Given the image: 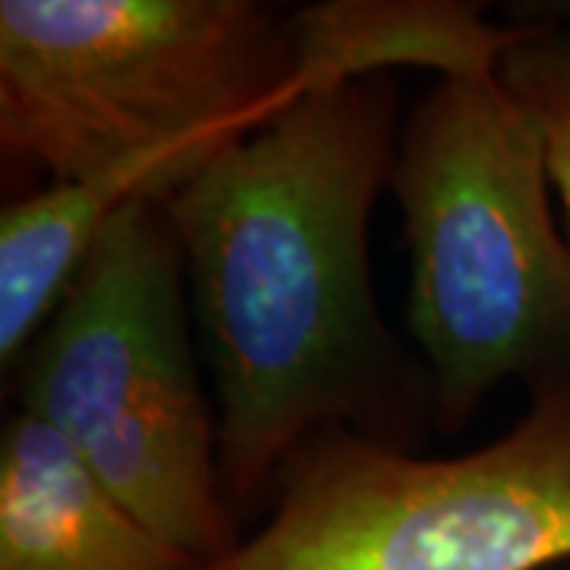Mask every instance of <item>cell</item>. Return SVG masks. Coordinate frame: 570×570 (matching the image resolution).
Masks as SVG:
<instances>
[{
  "mask_svg": "<svg viewBox=\"0 0 570 570\" xmlns=\"http://www.w3.org/2000/svg\"><path fill=\"white\" fill-rule=\"evenodd\" d=\"M396 89H314L228 142L165 206L219 415L225 504H247L307 438L393 444L415 377L381 321L367 225L396 159Z\"/></svg>",
  "mask_w": 570,
  "mask_h": 570,
  "instance_id": "6da1fadb",
  "label": "cell"
},
{
  "mask_svg": "<svg viewBox=\"0 0 570 570\" xmlns=\"http://www.w3.org/2000/svg\"><path fill=\"white\" fill-rule=\"evenodd\" d=\"M302 10L254 0H3L0 142L51 184L219 153L326 89Z\"/></svg>",
  "mask_w": 570,
  "mask_h": 570,
  "instance_id": "7a4b0ae2",
  "label": "cell"
},
{
  "mask_svg": "<svg viewBox=\"0 0 570 570\" xmlns=\"http://www.w3.org/2000/svg\"><path fill=\"white\" fill-rule=\"evenodd\" d=\"M390 190L441 428L460 431L510 377L570 371V242L539 134L498 73L434 82L400 127Z\"/></svg>",
  "mask_w": 570,
  "mask_h": 570,
  "instance_id": "3957f363",
  "label": "cell"
},
{
  "mask_svg": "<svg viewBox=\"0 0 570 570\" xmlns=\"http://www.w3.org/2000/svg\"><path fill=\"white\" fill-rule=\"evenodd\" d=\"M17 365L20 412L55 428L165 546L197 568L235 549L165 197L118 213Z\"/></svg>",
  "mask_w": 570,
  "mask_h": 570,
  "instance_id": "277c9868",
  "label": "cell"
},
{
  "mask_svg": "<svg viewBox=\"0 0 570 570\" xmlns=\"http://www.w3.org/2000/svg\"><path fill=\"white\" fill-rule=\"evenodd\" d=\"M276 485L264 530L194 570H546L570 558V371L489 448L422 460L326 428Z\"/></svg>",
  "mask_w": 570,
  "mask_h": 570,
  "instance_id": "5b68a950",
  "label": "cell"
},
{
  "mask_svg": "<svg viewBox=\"0 0 570 570\" xmlns=\"http://www.w3.org/2000/svg\"><path fill=\"white\" fill-rule=\"evenodd\" d=\"M55 428L29 412L0 438V570H194Z\"/></svg>",
  "mask_w": 570,
  "mask_h": 570,
  "instance_id": "8992f818",
  "label": "cell"
},
{
  "mask_svg": "<svg viewBox=\"0 0 570 570\" xmlns=\"http://www.w3.org/2000/svg\"><path fill=\"white\" fill-rule=\"evenodd\" d=\"M494 73L539 134L551 190L570 228V3L510 26Z\"/></svg>",
  "mask_w": 570,
  "mask_h": 570,
  "instance_id": "52a82bcc",
  "label": "cell"
}]
</instances>
